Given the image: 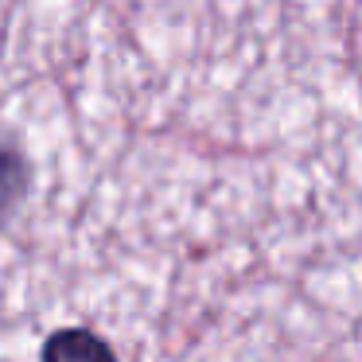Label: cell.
<instances>
[{
	"instance_id": "cell-1",
	"label": "cell",
	"mask_w": 362,
	"mask_h": 362,
	"mask_svg": "<svg viewBox=\"0 0 362 362\" xmlns=\"http://www.w3.org/2000/svg\"><path fill=\"white\" fill-rule=\"evenodd\" d=\"M43 362H117L102 335L86 327H63L43 343Z\"/></svg>"
},
{
	"instance_id": "cell-2",
	"label": "cell",
	"mask_w": 362,
	"mask_h": 362,
	"mask_svg": "<svg viewBox=\"0 0 362 362\" xmlns=\"http://www.w3.org/2000/svg\"><path fill=\"white\" fill-rule=\"evenodd\" d=\"M28 191V164L12 144H0V214H8L12 206L24 199Z\"/></svg>"
}]
</instances>
